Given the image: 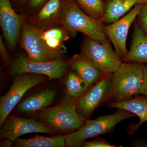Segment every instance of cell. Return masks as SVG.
<instances>
[{"mask_svg": "<svg viewBox=\"0 0 147 147\" xmlns=\"http://www.w3.org/2000/svg\"><path fill=\"white\" fill-rule=\"evenodd\" d=\"M76 100L66 95L58 105L42 110L39 117L54 131L71 134L84 126L87 120L76 109Z\"/></svg>", "mask_w": 147, "mask_h": 147, "instance_id": "cell-1", "label": "cell"}, {"mask_svg": "<svg viewBox=\"0 0 147 147\" xmlns=\"http://www.w3.org/2000/svg\"><path fill=\"white\" fill-rule=\"evenodd\" d=\"M61 23L75 35L82 33L100 44L109 39L104 31L105 24L86 14L74 0H65Z\"/></svg>", "mask_w": 147, "mask_h": 147, "instance_id": "cell-2", "label": "cell"}, {"mask_svg": "<svg viewBox=\"0 0 147 147\" xmlns=\"http://www.w3.org/2000/svg\"><path fill=\"white\" fill-rule=\"evenodd\" d=\"M144 70V64L122 62L119 68L113 74L110 102L129 100L139 94Z\"/></svg>", "mask_w": 147, "mask_h": 147, "instance_id": "cell-3", "label": "cell"}, {"mask_svg": "<svg viewBox=\"0 0 147 147\" xmlns=\"http://www.w3.org/2000/svg\"><path fill=\"white\" fill-rule=\"evenodd\" d=\"M134 114L123 109H117L113 114L100 116L94 120H87L85 125L78 130L66 135V146L69 147H82L87 139L101 134L111 133L117 125L131 118Z\"/></svg>", "mask_w": 147, "mask_h": 147, "instance_id": "cell-4", "label": "cell"}, {"mask_svg": "<svg viewBox=\"0 0 147 147\" xmlns=\"http://www.w3.org/2000/svg\"><path fill=\"white\" fill-rule=\"evenodd\" d=\"M113 74L103 73L102 77L76 100V110L85 119H89L96 109L110 102Z\"/></svg>", "mask_w": 147, "mask_h": 147, "instance_id": "cell-5", "label": "cell"}, {"mask_svg": "<svg viewBox=\"0 0 147 147\" xmlns=\"http://www.w3.org/2000/svg\"><path fill=\"white\" fill-rule=\"evenodd\" d=\"M45 80V75L37 74L25 73L16 76L9 90L0 98V126L26 93Z\"/></svg>", "mask_w": 147, "mask_h": 147, "instance_id": "cell-6", "label": "cell"}, {"mask_svg": "<svg viewBox=\"0 0 147 147\" xmlns=\"http://www.w3.org/2000/svg\"><path fill=\"white\" fill-rule=\"evenodd\" d=\"M81 52L89 58L98 69L104 73H113L122 63L108 39L102 44L84 36Z\"/></svg>", "mask_w": 147, "mask_h": 147, "instance_id": "cell-7", "label": "cell"}, {"mask_svg": "<svg viewBox=\"0 0 147 147\" xmlns=\"http://www.w3.org/2000/svg\"><path fill=\"white\" fill-rule=\"evenodd\" d=\"M67 67V63L60 58L49 61H36L21 55L17 57L11 64L10 72L15 76L25 73H33L45 75L50 79H60Z\"/></svg>", "mask_w": 147, "mask_h": 147, "instance_id": "cell-8", "label": "cell"}, {"mask_svg": "<svg viewBox=\"0 0 147 147\" xmlns=\"http://www.w3.org/2000/svg\"><path fill=\"white\" fill-rule=\"evenodd\" d=\"M21 46L31 60L45 62L59 59L60 55L47 48L41 39L40 29L32 23H23Z\"/></svg>", "mask_w": 147, "mask_h": 147, "instance_id": "cell-9", "label": "cell"}, {"mask_svg": "<svg viewBox=\"0 0 147 147\" xmlns=\"http://www.w3.org/2000/svg\"><path fill=\"white\" fill-rule=\"evenodd\" d=\"M143 4L136 5L124 16L104 26L105 34L113 43L115 52L120 59L125 57L128 53L126 48V40L129 30Z\"/></svg>", "mask_w": 147, "mask_h": 147, "instance_id": "cell-10", "label": "cell"}, {"mask_svg": "<svg viewBox=\"0 0 147 147\" xmlns=\"http://www.w3.org/2000/svg\"><path fill=\"white\" fill-rule=\"evenodd\" d=\"M1 127V139L7 138L13 142L25 134L42 133L52 134L54 132L42 121L22 118L15 116H8Z\"/></svg>", "mask_w": 147, "mask_h": 147, "instance_id": "cell-11", "label": "cell"}, {"mask_svg": "<svg viewBox=\"0 0 147 147\" xmlns=\"http://www.w3.org/2000/svg\"><path fill=\"white\" fill-rule=\"evenodd\" d=\"M0 22L6 41L9 48L13 49L18 41L23 23L9 0H0Z\"/></svg>", "mask_w": 147, "mask_h": 147, "instance_id": "cell-12", "label": "cell"}, {"mask_svg": "<svg viewBox=\"0 0 147 147\" xmlns=\"http://www.w3.org/2000/svg\"><path fill=\"white\" fill-rule=\"evenodd\" d=\"M108 108L123 109L138 116L139 121L137 124L131 123L127 128L129 135H133L142 124L147 121V96L140 94L134 96L131 99L119 102H111Z\"/></svg>", "mask_w": 147, "mask_h": 147, "instance_id": "cell-13", "label": "cell"}, {"mask_svg": "<svg viewBox=\"0 0 147 147\" xmlns=\"http://www.w3.org/2000/svg\"><path fill=\"white\" fill-rule=\"evenodd\" d=\"M65 0H48L32 18L31 23L44 29L61 23V16Z\"/></svg>", "mask_w": 147, "mask_h": 147, "instance_id": "cell-14", "label": "cell"}, {"mask_svg": "<svg viewBox=\"0 0 147 147\" xmlns=\"http://www.w3.org/2000/svg\"><path fill=\"white\" fill-rule=\"evenodd\" d=\"M133 32L130 49L122 62L147 64V36L135 19L133 22Z\"/></svg>", "mask_w": 147, "mask_h": 147, "instance_id": "cell-15", "label": "cell"}, {"mask_svg": "<svg viewBox=\"0 0 147 147\" xmlns=\"http://www.w3.org/2000/svg\"><path fill=\"white\" fill-rule=\"evenodd\" d=\"M67 65L76 71L91 86L102 77L103 73L91 60L82 53L74 55L67 62Z\"/></svg>", "mask_w": 147, "mask_h": 147, "instance_id": "cell-16", "label": "cell"}, {"mask_svg": "<svg viewBox=\"0 0 147 147\" xmlns=\"http://www.w3.org/2000/svg\"><path fill=\"white\" fill-rule=\"evenodd\" d=\"M60 24L45 28H40V37L45 45L51 51L60 55L63 52L64 42L75 36L62 24L59 26Z\"/></svg>", "mask_w": 147, "mask_h": 147, "instance_id": "cell-17", "label": "cell"}, {"mask_svg": "<svg viewBox=\"0 0 147 147\" xmlns=\"http://www.w3.org/2000/svg\"><path fill=\"white\" fill-rule=\"evenodd\" d=\"M57 92L54 90H46L40 92L22 100L17 105L18 112L31 113L43 110L55 100Z\"/></svg>", "mask_w": 147, "mask_h": 147, "instance_id": "cell-18", "label": "cell"}, {"mask_svg": "<svg viewBox=\"0 0 147 147\" xmlns=\"http://www.w3.org/2000/svg\"><path fill=\"white\" fill-rule=\"evenodd\" d=\"M105 13L102 22L111 24L124 16L138 4H144L147 0H104Z\"/></svg>", "mask_w": 147, "mask_h": 147, "instance_id": "cell-19", "label": "cell"}, {"mask_svg": "<svg viewBox=\"0 0 147 147\" xmlns=\"http://www.w3.org/2000/svg\"><path fill=\"white\" fill-rule=\"evenodd\" d=\"M66 135L51 137L35 136L30 139H18L14 146L18 147H65Z\"/></svg>", "mask_w": 147, "mask_h": 147, "instance_id": "cell-20", "label": "cell"}, {"mask_svg": "<svg viewBox=\"0 0 147 147\" xmlns=\"http://www.w3.org/2000/svg\"><path fill=\"white\" fill-rule=\"evenodd\" d=\"M90 86L76 71L69 72L65 82L66 95L77 100Z\"/></svg>", "mask_w": 147, "mask_h": 147, "instance_id": "cell-21", "label": "cell"}, {"mask_svg": "<svg viewBox=\"0 0 147 147\" xmlns=\"http://www.w3.org/2000/svg\"><path fill=\"white\" fill-rule=\"evenodd\" d=\"M80 8L91 18L102 22L105 16L104 0H74Z\"/></svg>", "mask_w": 147, "mask_h": 147, "instance_id": "cell-22", "label": "cell"}, {"mask_svg": "<svg viewBox=\"0 0 147 147\" xmlns=\"http://www.w3.org/2000/svg\"><path fill=\"white\" fill-rule=\"evenodd\" d=\"M136 19L141 28L147 36V3L143 5Z\"/></svg>", "mask_w": 147, "mask_h": 147, "instance_id": "cell-23", "label": "cell"}, {"mask_svg": "<svg viewBox=\"0 0 147 147\" xmlns=\"http://www.w3.org/2000/svg\"><path fill=\"white\" fill-rule=\"evenodd\" d=\"M84 147H116L117 146L111 144L105 139L97 138L91 142H87L83 145Z\"/></svg>", "mask_w": 147, "mask_h": 147, "instance_id": "cell-24", "label": "cell"}, {"mask_svg": "<svg viewBox=\"0 0 147 147\" xmlns=\"http://www.w3.org/2000/svg\"><path fill=\"white\" fill-rule=\"evenodd\" d=\"M0 54L2 60L4 63L5 64H8L10 63V58L1 36H0Z\"/></svg>", "mask_w": 147, "mask_h": 147, "instance_id": "cell-25", "label": "cell"}, {"mask_svg": "<svg viewBox=\"0 0 147 147\" xmlns=\"http://www.w3.org/2000/svg\"><path fill=\"white\" fill-rule=\"evenodd\" d=\"M139 94L147 96V64H144V78Z\"/></svg>", "mask_w": 147, "mask_h": 147, "instance_id": "cell-26", "label": "cell"}, {"mask_svg": "<svg viewBox=\"0 0 147 147\" xmlns=\"http://www.w3.org/2000/svg\"><path fill=\"white\" fill-rule=\"evenodd\" d=\"M48 0H29V3L32 8H35L44 5Z\"/></svg>", "mask_w": 147, "mask_h": 147, "instance_id": "cell-27", "label": "cell"}, {"mask_svg": "<svg viewBox=\"0 0 147 147\" xmlns=\"http://www.w3.org/2000/svg\"><path fill=\"white\" fill-rule=\"evenodd\" d=\"M13 142L10 139L4 138L3 139L1 142V147H11L12 146Z\"/></svg>", "mask_w": 147, "mask_h": 147, "instance_id": "cell-28", "label": "cell"}, {"mask_svg": "<svg viewBox=\"0 0 147 147\" xmlns=\"http://www.w3.org/2000/svg\"><path fill=\"white\" fill-rule=\"evenodd\" d=\"M21 1L23 2L26 3L28 1H29V0H21Z\"/></svg>", "mask_w": 147, "mask_h": 147, "instance_id": "cell-29", "label": "cell"}, {"mask_svg": "<svg viewBox=\"0 0 147 147\" xmlns=\"http://www.w3.org/2000/svg\"><path fill=\"white\" fill-rule=\"evenodd\" d=\"M144 147H147V144H146V143H145L144 145Z\"/></svg>", "mask_w": 147, "mask_h": 147, "instance_id": "cell-30", "label": "cell"}]
</instances>
